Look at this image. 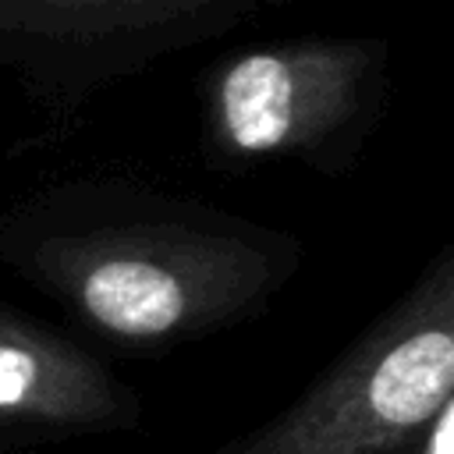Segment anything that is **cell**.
<instances>
[{"mask_svg": "<svg viewBox=\"0 0 454 454\" xmlns=\"http://www.w3.org/2000/svg\"><path fill=\"white\" fill-rule=\"evenodd\" d=\"M305 262L301 234L117 174L0 202V266L89 337L160 355L262 316Z\"/></svg>", "mask_w": 454, "mask_h": 454, "instance_id": "1", "label": "cell"}, {"mask_svg": "<svg viewBox=\"0 0 454 454\" xmlns=\"http://www.w3.org/2000/svg\"><path fill=\"white\" fill-rule=\"evenodd\" d=\"M390 106L383 35L301 32L220 53L199 82L202 163L245 174L298 163L344 177Z\"/></svg>", "mask_w": 454, "mask_h": 454, "instance_id": "2", "label": "cell"}, {"mask_svg": "<svg viewBox=\"0 0 454 454\" xmlns=\"http://www.w3.org/2000/svg\"><path fill=\"white\" fill-rule=\"evenodd\" d=\"M447 404H454V245H440L280 411L206 454H411Z\"/></svg>", "mask_w": 454, "mask_h": 454, "instance_id": "3", "label": "cell"}, {"mask_svg": "<svg viewBox=\"0 0 454 454\" xmlns=\"http://www.w3.org/2000/svg\"><path fill=\"white\" fill-rule=\"evenodd\" d=\"M291 0H0V78L53 110L213 43Z\"/></svg>", "mask_w": 454, "mask_h": 454, "instance_id": "4", "label": "cell"}, {"mask_svg": "<svg viewBox=\"0 0 454 454\" xmlns=\"http://www.w3.org/2000/svg\"><path fill=\"white\" fill-rule=\"evenodd\" d=\"M145 422L138 390L67 330L0 301V454L124 436Z\"/></svg>", "mask_w": 454, "mask_h": 454, "instance_id": "5", "label": "cell"}, {"mask_svg": "<svg viewBox=\"0 0 454 454\" xmlns=\"http://www.w3.org/2000/svg\"><path fill=\"white\" fill-rule=\"evenodd\" d=\"M411 454H454V404L440 408L429 429L419 436Z\"/></svg>", "mask_w": 454, "mask_h": 454, "instance_id": "6", "label": "cell"}]
</instances>
